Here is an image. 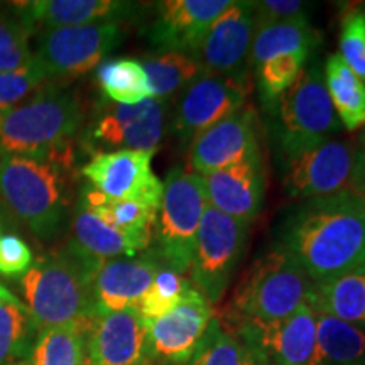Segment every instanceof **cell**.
Listing matches in <instances>:
<instances>
[{"mask_svg": "<svg viewBox=\"0 0 365 365\" xmlns=\"http://www.w3.org/2000/svg\"><path fill=\"white\" fill-rule=\"evenodd\" d=\"M164 266L156 250H144L135 257L107 261L98 267L91 284L93 314H107L139 308L150 282Z\"/></svg>", "mask_w": 365, "mask_h": 365, "instance_id": "20", "label": "cell"}, {"mask_svg": "<svg viewBox=\"0 0 365 365\" xmlns=\"http://www.w3.org/2000/svg\"><path fill=\"white\" fill-rule=\"evenodd\" d=\"M193 287L188 277L181 276L173 269L163 266L156 277L150 282L148 293L139 303V313L145 322L158 319L173 312L185 299L188 291Z\"/></svg>", "mask_w": 365, "mask_h": 365, "instance_id": "35", "label": "cell"}, {"mask_svg": "<svg viewBox=\"0 0 365 365\" xmlns=\"http://www.w3.org/2000/svg\"><path fill=\"white\" fill-rule=\"evenodd\" d=\"M323 80L341 127L354 132L365 125V83L339 53L328 56Z\"/></svg>", "mask_w": 365, "mask_h": 365, "instance_id": "26", "label": "cell"}, {"mask_svg": "<svg viewBox=\"0 0 365 365\" xmlns=\"http://www.w3.org/2000/svg\"><path fill=\"white\" fill-rule=\"evenodd\" d=\"M33 252L19 235L0 237V274L7 277L22 276L33 266Z\"/></svg>", "mask_w": 365, "mask_h": 365, "instance_id": "40", "label": "cell"}, {"mask_svg": "<svg viewBox=\"0 0 365 365\" xmlns=\"http://www.w3.org/2000/svg\"><path fill=\"white\" fill-rule=\"evenodd\" d=\"M12 365H31L29 360H24V362H17V364H12Z\"/></svg>", "mask_w": 365, "mask_h": 365, "instance_id": "43", "label": "cell"}, {"mask_svg": "<svg viewBox=\"0 0 365 365\" xmlns=\"http://www.w3.org/2000/svg\"><path fill=\"white\" fill-rule=\"evenodd\" d=\"M33 22L26 19L17 9L16 16L0 14V73L17 71L33 63L34 54L29 48Z\"/></svg>", "mask_w": 365, "mask_h": 365, "instance_id": "36", "label": "cell"}, {"mask_svg": "<svg viewBox=\"0 0 365 365\" xmlns=\"http://www.w3.org/2000/svg\"><path fill=\"white\" fill-rule=\"evenodd\" d=\"M90 323L44 328L36 335L31 365H88L86 330Z\"/></svg>", "mask_w": 365, "mask_h": 365, "instance_id": "30", "label": "cell"}, {"mask_svg": "<svg viewBox=\"0 0 365 365\" xmlns=\"http://www.w3.org/2000/svg\"><path fill=\"white\" fill-rule=\"evenodd\" d=\"M252 6L255 29L284 22H308L312 11L308 4L299 0H255Z\"/></svg>", "mask_w": 365, "mask_h": 365, "instance_id": "39", "label": "cell"}, {"mask_svg": "<svg viewBox=\"0 0 365 365\" xmlns=\"http://www.w3.org/2000/svg\"><path fill=\"white\" fill-rule=\"evenodd\" d=\"M139 6L122 0H36L19 7L22 16L46 27L88 26L120 22L130 17Z\"/></svg>", "mask_w": 365, "mask_h": 365, "instance_id": "22", "label": "cell"}, {"mask_svg": "<svg viewBox=\"0 0 365 365\" xmlns=\"http://www.w3.org/2000/svg\"><path fill=\"white\" fill-rule=\"evenodd\" d=\"M208 207L250 223L266 200V168L262 153L220 171L202 176Z\"/></svg>", "mask_w": 365, "mask_h": 365, "instance_id": "21", "label": "cell"}, {"mask_svg": "<svg viewBox=\"0 0 365 365\" xmlns=\"http://www.w3.org/2000/svg\"><path fill=\"white\" fill-rule=\"evenodd\" d=\"M97 81L105 97L117 105H137L154 98L148 75L137 59L117 58L103 61L97 68Z\"/></svg>", "mask_w": 365, "mask_h": 365, "instance_id": "31", "label": "cell"}, {"mask_svg": "<svg viewBox=\"0 0 365 365\" xmlns=\"http://www.w3.org/2000/svg\"><path fill=\"white\" fill-rule=\"evenodd\" d=\"M213 317L212 304L191 287L173 312L145 322L153 362L188 365Z\"/></svg>", "mask_w": 365, "mask_h": 365, "instance_id": "16", "label": "cell"}, {"mask_svg": "<svg viewBox=\"0 0 365 365\" xmlns=\"http://www.w3.org/2000/svg\"><path fill=\"white\" fill-rule=\"evenodd\" d=\"M68 247L85 261L100 267L112 259L135 257L148 250L149 245L120 234L80 202L73 217V237Z\"/></svg>", "mask_w": 365, "mask_h": 365, "instance_id": "23", "label": "cell"}, {"mask_svg": "<svg viewBox=\"0 0 365 365\" xmlns=\"http://www.w3.org/2000/svg\"><path fill=\"white\" fill-rule=\"evenodd\" d=\"M156 218V250L163 264L181 276L188 274L203 213L208 207L200 175L175 166L163 182Z\"/></svg>", "mask_w": 365, "mask_h": 365, "instance_id": "7", "label": "cell"}, {"mask_svg": "<svg viewBox=\"0 0 365 365\" xmlns=\"http://www.w3.org/2000/svg\"><path fill=\"white\" fill-rule=\"evenodd\" d=\"M308 307L365 330V267L325 282H313Z\"/></svg>", "mask_w": 365, "mask_h": 365, "instance_id": "24", "label": "cell"}, {"mask_svg": "<svg viewBox=\"0 0 365 365\" xmlns=\"http://www.w3.org/2000/svg\"><path fill=\"white\" fill-rule=\"evenodd\" d=\"M254 33L252 2L234 0L205 36L198 54L203 71L249 78Z\"/></svg>", "mask_w": 365, "mask_h": 365, "instance_id": "19", "label": "cell"}, {"mask_svg": "<svg viewBox=\"0 0 365 365\" xmlns=\"http://www.w3.org/2000/svg\"><path fill=\"white\" fill-rule=\"evenodd\" d=\"M188 365H264L259 355L227 327L213 317L198 349Z\"/></svg>", "mask_w": 365, "mask_h": 365, "instance_id": "32", "label": "cell"}, {"mask_svg": "<svg viewBox=\"0 0 365 365\" xmlns=\"http://www.w3.org/2000/svg\"><path fill=\"white\" fill-rule=\"evenodd\" d=\"M140 65L148 75L153 97L164 102L168 97L186 88L203 73L200 59L182 53H161L156 56H148L140 61Z\"/></svg>", "mask_w": 365, "mask_h": 365, "instance_id": "33", "label": "cell"}, {"mask_svg": "<svg viewBox=\"0 0 365 365\" xmlns=\"http://www.w3.org/2000/svg\"><path fill=\"white\" fill-rule=\"evenodd\" d=\"M349 190H352L354 193L362 196L365 200V166H355L352 180H350Z\"/></svg>", "mask_w": 365, "mask_h": 365, "instance_id": "41", "label": "cell"}, {"mask_svg": "<svg viewBox=\"0 0 365 365\" xmlns=\"http://www.w3.org/2000/svg\"><path fill=\"white\" fill-rule=\"evenodd\" d=\"M66 158H24L0 154V195L31 230L49 239L65 220Z\"/></svg>", "mask_w": 365, "mask_h": 365, "instance_id": "5", "label": "cell"}, {"mask_svg": "<svg viewBox=\"0 0 365 365\" xmlns=\"http://www.w3.org/2000/svg\"><path fill=\"white\" fill-rule=\"evenodd\" d=\"M309 365H365V330L317 313V345Z\"/></svg>", "mask_w": 365, "mask_h": 365, "instance_id": "25", "label": "cell"}, {"mask_svg": "<svg viewBox=\"0 0 365 365\" xmlns=\"http://www.w3.org/2000/svg\"><path fill=\"white\" fill-rule=\"evenodd\" d=\"M153 154L144 150H107L97 153L85 164L83 176L98 193L112 200H129L159 212L163 181L154 175Z\"/></svg>", "mask_w": 365, "mask_h": 365, "instance_id": "13", "label": "cell"}, {"mask_svg": "<svg viewBox=\"0 0 365 365\" xmlns=\"http://www.w3.org/2000/svg\"><path fill=\"white\" fill-rule=\"evenodd\" d=\"M97 271L70 247L33 262L22 274L21 287L36 330L90 323L95 317L91 284Z\"/></svg>", "mask_w": 365, "mask_h": 365, "instance_id": "2", "label": "cell"}, {"mask_svg": "<svg viewBox=\"0 0 365 365\" xmlns=\"http://www.w3.org/2000/svg\"><path fill=\"white\" fill-rule=\"evenodd\" d=\"M49 85L54 83L48 80L34 59L22 70L0 73V110L27 102Z\"/></svg>", "mask_w": 365, "mask_h": 365, "instance_id": "37", "label": "cell"}, {"mask_svg": "<svg viewBox=\"0 0 365 365\" xmlns=\"http://www.w3.org/2000/svg\"><path fill=\"white\" fill-rule=\"evenodd\" d=\"M88 365H150L148 325L137 308L93 317L86 330Z\"/></svg>", "mask_w": 365, "mask_h": 365, "instance_id": "18", "label": "cell"}, {"mask_svg": "<svg viewBox=\"0 0 365 365\" xmlns=\"http://www.w3.org/2000/svg\"><path fill=\"white\" fill-rule=\"evenodd\" d=\"M250 80L203 71L180 91L171 132L182 148L217 122L244 107L249 97Z\"/></svg>", "mask_w": 365, "mask_h": 365, "instance_id": "10", "label": "cell"}, {"mask_svg": "<svg viewBox=\"0 0 365 365\" xmlns=\"http://www.w3.org/2000/svg\"><path fill=\"white\" fill-rule=\"evenodd\" d=\"M355 168L354 144L327 140L284 159L282 190L293 200H313L349 190Z\"/></svg>", "mask_w": 365, "mask_h": 365, "instance_id": "12", "label": "cell"}, {"mask_svg": "<svg viewBox=\"0 0 365 365\" xmlns=\"http://www.w3.org/2000/svg\"><path fill=\"white\" fill-rule=\"evenodd\" d=\"M313 282L282 245L255 261L222 314L255 323L281 322L308 304Z\"/></svg>", "mask_w": 365, "mask_h": 365, "instance_id": "4", "label": "cell"}, {"mask_svg": "<svg viewBox=\"0 0 365 365\" xmlns=\"http://www.w3.org/2000/svg\"><path fill=\"white\" fill-rule=\"evenodd\" d=\"M340 56L365 83V9H350L340 24Z\"/></svg>", "mask_w": 365, "mask_h": 365, "instance_id": "38", "label": "cell"}, {"mask_svg": "<svg viewBox=\"0 0 365 365\" xmlns=\"http://www.w3.org/2000/svg\"><path fill=\"white\" fill-rule=\"evenodd\" d=\"M355 149V166H365V129L360 132Z\"/></svg>", "mask_w": 365, "mask_h": 365, "instance_id": "42", "label": "cell"}, {"mask_svg": "<svg viewBox=\"0 0 365 365\" xmlns=\"http://www.w3.org/2000/svg\"><path fill=\"white\" fill-rule=\"evenodd\" d=\"M36 330L26 304L0 286V365L29 360Z\"/></svg>", "mask_w": 365, "mask_h": 365, "instance_id": "29", "label": "cell"}, {"mask_svg": "<svg viewBox=\"0 0 365 365\" xmlns=\"http://www.w3.org/2000/svg\"><path fill=\"white\" fill-rule=\"evenodd\" d=\"M81 203L103 220L107 225L120 232L130 239L149 245L153 239V228L156 227L158 213L144 205L129 200H112L98 193L91 186L83 190Z\"/></svg>", "mask_w": 365, "mask_h": 365, "instance_id": "27", "label": "cell"}, {"mask_svg": "<svg viewBox=\"0 0 365 365\" xmlns=\"http://www.w3.org/2000/svg\"><path fill=\"white\" fill-rule=\"evenodd\" d=\"M319 44V33L312 22H284L257 27L254 33L250 65L254 70L282 54H304L309 58L313 49Z\"/></svg>", "mask_w": 365, "mask_h": 365, "instance_id": "28", "label": "cell"}, {"mask_svg": "<svg viewBox=\"0 0 365 365\" xmlns=\"http://www.w3.org/2000/svg\"><path fill=\"white\" fill-rule=\"evenodd\" d=\"M168 105L149 98L137 105H105L90 127V139L98 148L130 149L153 154L159 149Z\"/></svg>", "mask_w": 365, "mask_h": 365, "instance_id": "17", "label": "cell"}, {"mask_svg": "<svg viewBox=\"0 0 365 365\" xmlns=\"http://www.w3.org/2000/svg\"><path fill=\"white\" fill-rule=\"evenodd\" d=\"M274 108V140L282 159L327 143L341 129L318 66L301 71Z\"/></svg>", "mask_w": 365, "mask_h": 365, "instance_id": "6", "label": "cell"}, {"mask_svg": "<svg viewBox=\"0 0 365 365\" xmlns=\"http://www.w3.org/2000/svg\"><path fill=\"white\" fill-rule=\"evenodd\" d=\"M264 365H309L317 345V313L308 304L274 323H255L218 314Z\"/></svg>", "mask_w": 365, "mask_h": 365, "instance_id": "11", "label": "cell"}, {"mask_svg": "<svg viewBox=\"0 0 365 365\" xmlns=\"http://www.w3.org/2000/svg\"><path fill=\"white\" fill-rule=\"evenodd\" d=\"M307 61L308 56L304 54H282L267 59L255 68L259 97L267 108L276 107L279 98L293 86L299 73L304 70Z\"/></svg>", "mask_w": 365, "mask_h": 365, "instance_id": "34", "label": "cell"}, {"mask_svg": "<svg viewBox=\"0 0 365 365\" xmlns=\"http://www.w3.org/2000/svg\"><path fill=\"white\" fill-rule=\"evenodd\" d=\"M124 38L120 22L46 27L39 36L38 63L48 80H71L98 68Z\"/></svg>", "mask_w": 365, "mask_h": 365, "instance_id": "9", "label": "cell"}, {"mask_svg": "<svg viewBox=\"0 0 365 365\" xmlns=\"http://www.w3.org/2000/svg\"><path fill=\"white\" fill-rule=\"evenodd\" d=\"M281 245L314 284L365 267V200L352 190L307 200L286 220Z\"/></svg>", "mask_w": 365, "mask_h": 365, "instance_id": "1", "label": "cell"}, {"mask_svg": "<svg viewBox=\"0 0 365 365\" xmlns=\"http://www.w3.org/2000/svg\"><path fill=\"white\" fill-rule=\"evenodd\" d=\"M250 223L207 207L200 223L188 279L210 304L225 294L249 244Z\"/></svg>", "mask_w": 365, "mask_h": 365, "instance_id": "8", "label": "cell"}, {"mask_svg": "<svg viewBox=\"0 0 365 365\" xmlns=\"http://www.w3.org/2000/svg\"><path fill=\"white\" fill-rule=\"evenodd\" d=\"M259 115L252 105L217 122L196 135L188 145L186 164L195 175L205 176L261 154Z\"/></svg>", "mask_w": 365, "mask_h": 365, "instance_id": "14", "label": "cell"}, {"mask_svg": "<svg viewBox=\"0 0 365 365\" xmlns=\"http://www.w3.org/2000/svg\"><path fill=\"white\" fill-rule=\"evenodd\" d=\"M83 110L71 91L46 86L27 102L0 110V154L24 158H66Z\"/></svg>", "mask_w": 365, "mask_h": 365, "instance_id": "3", "label": "cell"}, {"mask_svg": "<svg viewBox=\"0 0 365 365\" xmlns=\"http://www.w3.org/2000/svg\"><path fill=\"white\" fill-rule=\"evenodd\" d=\"M232 0H163L148 29L156 53H182L198 59L205 36Z\"/></svg>", "mask_w": 365, "mask_h": 365, "instance_id": "15", "label": "cell"}]
</instances>
